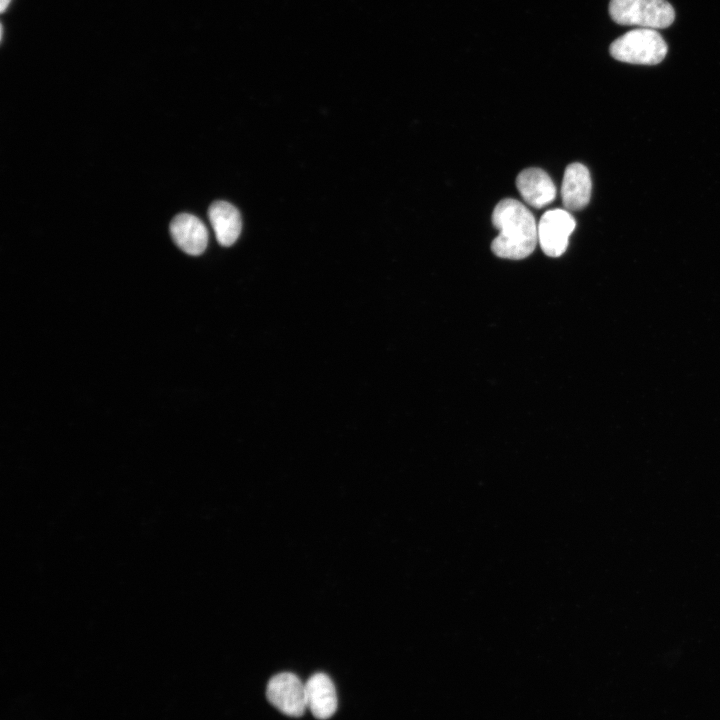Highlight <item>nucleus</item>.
I'll use <instances>...</instances> for the list:
<instances>
[{"mask_svg":"<svg viewBox=\"0 0 720 720\" xmlns=\"http://www.w3.org/2000/svg\"><path fill=\"white\" fill-rule=\"evenodd\" d=\"M266 695L274 707L291 717L302 716L307 708L305 684L290 672L273 676L267 684Z\"/></svg>","mask_w":720,"mask_h":720,"instance_id":"20e7f679","label":"nucleus"},{"mask_svg":"<svg viewBox=\"0 0 720 720\" xmlns=\"http://www.w3.org/2000/svg\"><path fill=\"white\" fill-rule=\"evenodd\" d=\"M611 18L620 25L663 29L675 19V11L666 0H611Z\"/></svg>","mask_w":720,"mask_h":720,"instance_id":"7ed1b4c3","label":"nucleus"},{"mask_svg":"<svg viewBox=\"0 0 720 720\" xmlns=\"http://www.w3.org/2000/svg\"><path fill=\"white\" fill-rule=\"evenodd\" d=\"M667 44L655 29L638 28L617 38L610 45V54L618 61L655 65L667 54Z\"/></svg>","mask_w":720,"mask_h":720,"instance_id":"f03ea898","label":"nucleus"},{"mask_svg":"<svg viewBox=\"0 0 720 720\" xmlns=\"http://www.w3.org/2000/svg\"><path fill=\"white\" fill-rule=\"evenodd\" d=\"M576 226L573 216L564 209L545 212L538 224V242L542 251L551 257L561 256Z\"/></svg>","mask_w":720,"mask_h":720,"instance_id":"39448f33","label":"nucleus"},{"mask_svg":"<svg viewBox=\"0 0 720 720\" xmlns=\"http://www.w3.org/2000/svg\"><path fill=\"white\" fill-rule=\"evenodd\" d=\"M170 232L175 244L189 255H200L207 247V228L192 214L181 213L175 216L170 224Z\"/></svg>","mask_w":720,"mask_h":720,"instance_id":"423d86ee","label":"nucleus"},{"mask_svg":"<svg viewBox=\"0 0 720 720\" xmlns=\"http://www.w3.org/2000/svg\"><path fill=\"white\" fill-rule=\"evenodd\" d=\"M307 708L320 720L330 718L337 709V695L330 677L318 672L305 683Z\"/></svg>","mask_w":720,"mask_h":720,"instance_id":"1a4fd4ad","label":"nucleus"},{"mask_svg":"<svg viewBox=\"0 0 720 720\" xmlns=\"http://www.w3.org/2000/svg\"><path fill=\"white\" fill-rule=\"evenodd\" d=\"M208 216L219 244L226 247L234 244L242 229L238 209L226 201H216L210 206Z\"/></svg>","mask_w":720,"mask_h":720,"instance_id":"9d476101","label":"nucleus"},{"mask_svg":"<svg viewBox=\"0 0 720 720\" xmlns=\"http://www.w3.org/2000/svg\"><path fill=\"white\" fill-rule=\"evenodd\" d=\"M492 223L499 230L491 244L496 256L520 260L534 251L538 242V225L533 214L520 201L512 198L501 200L492 213Z\"/></svg>","mask_w":720,"mask_h":720,"instance_id":"f257e3e1","label":"nucleus"},{"mask_svg":"<svg viewBox=\"0 0 720 720\" xmlns=\"http://www.w3.org/2000/svg\"><path fill=\"white\" fill-rule=\"evenodd\" d=\"M592 182L589 170L581 163H572L565 169L561 197L566 209L576 211L590 201Z\"/></svg>","mask_w":720,"mask_h":720,"instance_id":"6e6552de","label":"nucleus"},{"mask_svg":"<svg viewBox=\"0 0 720 720\" xmlns=\"http://www.w3.org/2000/svg\"><path fill=\"white\" fill-rule=\"evenodd\" d=\"M11 0H0V9L2 12L5 11V9L8 7Z\"/></svg>","mask_w":720,"mask_h":720,"instance_id":"9b49d317","label":"nucleus"},{"mask_svg":"<svg viewBox=\"0 0 720 720\" xmlns=\"http://www.w3.org/2000/svg\"><path fill=\"white\" fill-rule=\"evenodd\" d=\"M516 186L523 200L532 207L542 208L556 196L550 176L540 168H527L519 173Z\"/></svg>","mask_w":720,"mask_h":720,"instance_id":"0eeeda50","label":"nucleus"}]
</instances>
